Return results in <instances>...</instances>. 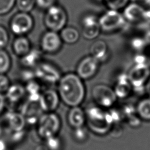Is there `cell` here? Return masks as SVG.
<instances>
[{"label":"cell","instance_id":"cell-1","mask_svg":"<svg viewBox=\"0 0 150 150\" xmlns=\"http://www.w3.org/2000/svg\"><path fill=\"white\" fill-rule=\"evenodd\" d=\"M58 94L60 100L70 108L79 106L86 94L83 80L75 73H68L58 82Z\"/></svg>","mask_w":150,"mask_h":150},{"label":"cell","instance_id":"cell-2","mask_svg":"<svg viewBox=\"0 0 150 150\" xmlns=\"http://www.w3.org/2000/svg\"><path fill=\"white\" fill-rule=\"evenodd\" d=\"M86 124L89 129L99 136L110 132L114 122L108 110L97 105L89 106L85 110Z\"/></svg>","mask_w":150,"mask_h":150},{"label":"cell","instance_id":"cell-3","mask_svg":"<svg viewBox=\"0 0 150 150\" xmlns=\"http://www.w3.org/2000/svg\"><path fill=\"white\" fill-rule=\"evenodd\" d=\"M36 125L39 136L46 140L57 135L61 128V120L58 115L54 112H44L40 117Z\"/></svg>","mask_w":150,"mask_h":150},{"label":"cell","instance_id":"cell-4","mask_svg":"<svg viewBox=\"0 0 150 150\" xmlns=\"http://www.w3.org/2000/svg\"><path fill=\"white\" fill-rule=\"evenodd\" d=\"M68 21V16L65 9L62 7L54 5L46 10L44 23L49 30L60 32L66 27Z\"/></svg>","mask_w":150,"mask_h":150},{"label":"cell","instance_id":"cell-5","mask_svg":"<svg viewBox=\"0 0 150 150\" xmlns=\"http://www.w3.org/2000/svg\"><path fill=\"white\" fill-rule=\"evenodd\" d=\"M92 97L96 105L105 109L112 108L118 99L113 88L103 84L93 86Z\"/></svg>","mask_w":150,"mask_h":150},{"label":"cell","instance_id":"cell-6","mask_svg":"<svg viewBox=\"0 0 150 150\" xmlns=\"http://www.w3.org/2000/svg\"><path fill=\"white\" fill-rule=\"evenodd\" d=\"M34 19L29 13L19 11L11 19L9 28L13 34L17 36H26L33 30Z\"/></svg>","mask_w":150,"mask_h":150},{"label":"cell","instance_id":"cell-7","mask_svg":"<svg viewBox=\"0 0 150 150\" xmlns=\"http://www.w3.org/2000/svg\"><path fill=\"white\" fill-rule=\"evenodd\" d=\"M33 69L35 79L46 84H56L61 77L57 67L49 61L42 60Z\"/></svg>","mask_w":150,"mask_h":150},{"label":"cell","instance_id":"cell-8","mask_svg":"<svg viewBox=\"0 0 150 150\" xmlns=\"http://www.w3.org/2000/svg\"><path fill=\"white\" fill-rule=\"evenodd\" d=\"M101 30L106 33L118 30L126 24V19L118 11L109 9L99 18Z\"/></svg>","mask_w":150,"mask_h":150},{"label":"cell","instance_id":"cell-9","mask_svg":"<svg viewBox=\"0 0 150 150\" xmlns=\"http://www.w3.org/2000/svg\"><path fill=\"white\" fill-rule=\"evenodd\" d=\"M62 45L60 34L56 32L48 30L42 34L40 46L43 53L53 54L60 51Z\"/></svg>","mask_w":150,"mask_h":150},{"label":"cell","instance_id":"cell-10","mask_svg":"<svg viewBox=\"0 0 150 150\" xmlns=\"http://www.w3.org/2000/svg\"><path fill=\"white\" fill-rule=\"evenodd\" d=\"M128 76L132 87L144 86L150 76L149 65L134 64Z\"/></svg>","mask_w":150,"mask_h":150},{"label":"cell","instance_id":"cell-11","mask_svg":"<svg viewBox=\"0 0 150 150\" xmlns=\"http://www.w3.org/2000/svg\"><path fill=\"white\" fill-rule=\"evenodd\" d=\"M99 62L91 55L83 59L77 67L76 74L82 80H89L97 74Z\"/></svg>","mask_w":150,"mask_h":150},{"label":"cell","instance_id":"cell-12","mask_svg":"<svg viewBox=\"0 0 150 150\" xmlns=\"http://www.w3.org/2000/svg\"><path fill=\"white\" fill-rule=\"evenodd\" d=\"M60 98L58 92L52 89H47L41 92L39 105L44 112H54L58 108Z\"/></svg>","mask_w":150,"mask_h":150},{"label":"cell","instance_id":"cell-13","mask_svg":"<svg viewBox=\"0 0 150 150\" xmlns=\"http://www.w3.org/2000/svg\"><path fill=\"white\" fill-rule=\"evenodd\" d=\"M82 35L87 40H94L99 35L101 28L99 19L93 15H86L82 19Z\"/></svg>","mask_w":150,"mask_h":150},{"label":"cell","instance_id":"cell-14","mask_svg":"<svg viewBox=\"0 0 150 150\" xmlns=\"http://www.w3.org/2000/svg\"><path fill=\"white\" fill-rule=\"evenodd\" d=\"M146 10L140 4H128L124 8L123 16L126 20L132 23H139L146 20Z\"/></svg>","mask_w":150,"mask_h":150},{"label":"cell","instance_id":"cell-15","mask_svg":"<svg viewBox=\"0 0 150 150\" xmlns=\"http://www.w3.org/2000/svg\"><path fill=\"white\" fill-rule=\"evenodd\" d=\"M118 98L125 99L132 92V86L128 79V74H121L117 78V80L113 88Z\"/></svg>","mask_w":150,"mask_h":150},{"label":"cell","instance_id":"cell-16","mask_svg":"<svg viewBox=\"0 0 150 150\" xmlns=\"http://www.w3.org/2000/svg\"><path fill=\"white\" fill-rule=\"evenodd\" d=\"M43 52L37 47H32L31 50L23 57H21L20 62L24 68L34 69L42 61Z\"/></svg>","mask_w":150,"mask_h":150},{"label":"cell","instance_id":"cell-17","mask_svg":"<svg viewBox=\"0 0 150 150\" xmlns=\"http://www.w3.org/2000/svg\"><path fill=\"white\" fill-rule=\"evenodd\" d=\"M68 122L74 128L84 127L86 123L85 110L79 106L71 108L68 114Z\"/></svg>","mask_w":150,"mask_h":150},{"label":"cell","instance_id":"cell-18","mask_svg":"<svg viewBox=\"0 0 150 150\" xmlns=\"http://www.w3.org/2000/svg\"><path fill=\"white\" fill-rule=\"evenodd\" d=\"M7 125L12 132L25 130L26 122L25 117L21 112L11 111L5 115Z\"/></svg>","mask_w":150,"mask_h":150},{"label":"cell","instance_id":"cell-19","mask_svg":"<svg viewBox=\"0 0 150 150\" xmlns=\"http://www.w3.org/2000/svg\"><path fill=\"white\" fill-rule=\"evenodd\" d=\"M91 55L96 59L99 62L106 60L108 55V46L103 40H96L90 47Z\"/></svg>","mask_w":150,"mask_h":150},{"label":"cell","instance_id":"cell-20","mask_svg":"<svg viewBox=\"0 0 150 150\" xmlns=\"http://www.w3.org/2000/svg\"><path fill=\"white\" fill-rule=\"evenodd\" d=\"M13 52L19 57H23L31 50V43L26 36H17L13 42Z\"/></svg>","mask_w":150,"mask_h":150},{"label":"cell","instance_id":"cell-21","mask_svg":"<svg viewBox=\"0 0 150 150\" xmlns=\"http://www.w3.org/2000/svg\"><path fill=\"white\" fill-rule=\"evenodd\" d=\"M6 93V98L11 103H16L23 100L26 94L25 88L20 83H14L10 85Z\"/></svg>","mask_w":150,"mask_h":150},{"label":"cell","instance_id":"cell-22","mask_svg":"<svg viewBox=\"0 0 150 150\" xmlns=\"http://www.w3.org/2000/svg\"><path fill=\"white\" fill-rule=\"evenodd\" d=\"M26 93L28 94V100L33 102H39L41 95V87L39 82L34 79L26 82L25 86Z\"/></svg>","mask_w":150,"mask_h":150},{"label":"cell","instance_id":"cell-23","mask_svg":"<svg viewBox=\"0 0 150 150\" xmlns=\"http://www.w3.org/2000/svg\"><path fill=\"white\" fill-rule=\"evenodd\" d=\"M60 36L62 42L68 44H74L79 40L80 34L76 28L67 26L60 31Z\"/></svg>","mask_w":150,"mask_h":150},{"label":"cell","instance_id":"cell-24","mask_svg":"<svg viewBox=\"0 0 150 150\" xmlns=\"http://www.w3.org/2000/svg\"><path fill=\"white\" fill-rule=\"evenodd\" d=\"M136 113L141 120L150 121V98L141 99L136 106Z\"/></svg>","mask_w":150,"mask_h":150},{"label":"cell","instance_id":"cell-25","mask_svg":"<svg viewBox=\"0 0 150 150\" xmlns=\"http://www.w3.org/2000/svg\"><path fill=\"white\" fill-rule=\"evenodd\" d=\"M11 67V59L5 50H0V74H5Z\"/></svg>","mask_w":150,"mask_h":150},{"label":"cell","instance_id":"cell-26","mask_svg":"<svg viewBox=\"0 0 150 150\" xmlns=\"http://www.w3.org/2000/svg\"><path fill=\"white\" fill-rule=\"evenodd\" d=\"M16 5L21 12L30 13L36 5L35 0H17Z\"/></svg>","mask_w":150,"mask_h":150},{"label":"cell","instance_id":"cell-27","mask_svg":"<svg viewBox=\"0 0 150 150\" xmlns=\"http://www.w3.org/2000/svg\"><path fill=\"white\" fill-rule=\"evenodd\" d=\"M45 140V145L49 150H61L62 148V142L57 135L51 136Z\"/></svg>","mask_w":150,"mask_h":150},{"label":"cell","instance_id":"cell-28","mask_svg":"<svg viewBox=\"0 0 150 150\" xmlns=\"http://www.w3.org/2000/svg\"><path fill=\"white\" fill-rule=\"evenodd\" d=\"M109 9L119 11L125 8L128 4L129 0H103Z\"/></svg>","mask_w":150,"mask_h":150},{"label":"cell","instance_id":"cell-29","mask_svg":"<svg viewBox=\"0 0 150 150\" xmlns=\"http://www.w3.org/2000/svg\"><path fill=\"white\" fill-rule=\"evenodd\" d=\"M17 0H0V15L9 13L16 4Z\"/></svg>","mask_w":150,"mask_h":150},{"label":"cell","instance_id":"cell-30","mask_svg":"<svg viewBox=\"0 0 150 150\" xmlns=\"http://www.w3.org/2000/svg\"><path fill=\"white\" fill-rule=\"evenodd\" d=\"M73 136L75 140L78 142H84L87 138V130L84 127L74 128Z\"/></svg>","mask_w":150,"mask_h":150},{"label":"cell","instance_id":"cell-31","mask_svg":"<svg viewBox=\"0 0 150 150\" xmlns=\"http://www.w3.org/2000/svg\"><path fill=\"white\" fill-rule=\"evenodd\" d=\"M9 40V36L6 28L0 25V50H4Z\"/></svg>","mask_w":150,"mask_h":150},{"label":"cell","instance_id":"cell-32","mask_svg":"<svg viewBox=\"0 0 150 150\" xmlns=\"http://www.w3.org/2000/svg\"><path fill=\"white\" fill-rule=\"evenodd\" d=\"M21 78L23 81L25 82L26 83L36 79L34 69L24 68L23 70L21 73Z\"/></svg>","mask_w":150,"mask_h":150},{"label":"cell","instance_id":"cell-33","mask_svg":"<svg viewBox=\"0 0 150 150\" xmlns=\"http://www.w3.org/2000/svg\"><path fill=\"white\" fill-rule=\"evenodd\" d=\"M10 80L5 74H0V93H5L10 86Z\"/></svg>","mask_w":150,"mask_h":150},{"label":"cell","instance_id":"cell-34","mask_svg":"<svg viewBox=\"0 0 150 150\" xmlns=\"http://www.w3.org/2000/svg\"><path fill=\"white\" fill-rule=\"evenodd\" d=\"M36 5L40 9L47 10L56 4V0H35Z\"/></svg>","mask_w":150,"mask_h":150},{"label":"cell","instance_id":"cell-35","mask_svg":"<svg viewBox=\"0 0 150 150\" xmlns=\"http://www.w3.org/2000/svg\"><path fill=\"white\" fill-rule=\"evenodd\" d=\"M25 137V130L20 131H14L12 132L11 136V140L14 143H19L23 140L24 138Z\"/></svg>","mask_w":150,"mask_h":150},{"label":"cell","instance_id":"cell-36","mask_svg":"<svg viewBox=\"0 0 150 150\" xmlns=\"http://www.w3.org/2000/svg\"><path fill=\"white\" fill-rule=\"evenodd\" d=\"M131 45L134 50H141L146 47V43L145 40L141 38H135L132 40Z\"/></svg>","mask_w":150,"mask_h":150},{"label":"cell","instance_id":"cell-37","mask_svg":"<svg viewBox=\"0 0 150 150\" xmlns=\"http://www.w3.org/2000/svg\"><path fill=\"white\" fill-rule=\"evenodd\" d=\"M123 130L120 124H114L111 128L109 133L111 134L112 137L118 138L122 134Z\"/></svg>","mask_w":150,"mask_h":150},{"label":"cell","instance_id":"cell-38","mask_svg":"<svg viewBox=\"0 0 150 150\" xmlns=\"http://www.w3.org/2000/svg\"><path fill=\"white\" fill-rule=\"evenodd\" d=\"M141 120L140 119V118L138 116V115H135L129 118L128 119H127L126 121L130 127L136 128L140 127L141 124Z\"/></svg>","mask_w":150,"mask_h":150},{"label":"cell","instance_id":"cell-39","mask_svg":"<svg viewBox=\"0 0 150 150\" xmlns=\"http://www.w3.org/2000/svg\"><path fill=\"white\" fill-rule=\"evenodd\" d=\"M134 64H146L149 65L148 58L144 55H137L134 57Z\"/></svg>","mask_w":150,"mask_h":150},{"label":"cell","instance_id":"cell-40","mask_svg":"<svg viewBox=\"0 0 150 150\" xmlns=\"http://www.w3.org/2000/svg\"><path fill=\"white\" fill-rule=\"evenodd\" d=\"M5 106H6V98L3 95V93H0V115L5 110Z\"/></svg>","mask_w":150,"mask_h":150},{"label":"cell","instance_id":"cell-41","mask_svg":"<svg viewBox=\"0 0 150 150\" xmlns=\"http://www.w3.org/2000/svg\"><path fill=\"white\" fill-rule=\"evenodd\" d=\"M0 150H7V142L1 138H0Z\"/></svg>","mask_w":150,"mask_h":150},{"label":"cell","instance_id":"cell-42","mask_svg":"<svg viewBox=\"0 0 150 150\" xmlns=\"http://www.w3.org/2000/svg\"><path fill=\"white\" fill-rule=\"evenodd\" d=\"M145 89L146 94L148 96V97L150 98V76L145 84Z\"/></svg>","mask_w":150,"mask_h":150},{"label":"cell","instance_id":"cell-43","mask_svg":"<svg viewBox=\"0 0 150 150\" xmlns=\"http://www.w3.org/2000/svg\"><path fill=\"white\" fill-rule=\"evenodd\" d=\"M34 150H49V149L45 144H39V145L36 146Z\"/></svg>","mask_w":150,"mask_h":150},{"label":"cell","instance_id":"cell-44","mask_svg":"<svg viewBox=\"0 0 150 150\" xmlns=\"http://www.w3.org/2000/svg\"><path fill=\"white\" fill-rule=\"evenodd\" d=\"M3 134V129L1 126H0V138H1V136H2Z\"/></svg>","mask_w":150,"mask_h":150},{"label":"cell","instance_id":"cell-45","mask_svg":"<svg viewBox=\"0 0 150 150\" xmlns=\"http://www.w3.org/2000/svg\"><path fill=\"white\" fill-rule=\"evenodd\" d=\"M148 4L150 5V0H148Z\"/></svg>","mask_w":150,"mask_h":150},{"label":"cell","instance_id":"cell-46","mask_svg":"<svg viewBox=\"0 0 150 150\" xmlns=\"http://www.w3.org/2000/svg\"><path fill=\"white\" fill-rule=\"evenodd\" d=\"M97 1H103V0H97Z\"/></svg>","mask_w":150,"mask_h":150}]
</instances>
